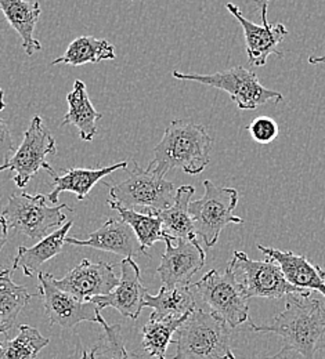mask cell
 Here are the masks:
<instances>
[{
  "mask_svg": "<svg viewBox=\"0 0 325 359\" xmlns=\"http://www.w3.org/2000/svg\"><path fill=\"white\" fill-rule=\"evenodd\" d=\"M115 47L105 39H97L94 36H79L71 42L65 53L55 58L51 64H67L79 67L85 64H98L107 60H115Z\"/></svg>",
  "mask_w": 325,
  "mask_h": 359,
  "instance_id": "obj_25",
  "label": "cell"
},
{
  "mask_svg": "<svg viewBox=\"0 0 325 359\" xmlns=\"http://www.w3.org/2000/svg\"><path fill=\"white\" fill-rule=\"evenodd\" d=\"M51 280L62 292L84 302H89L97 296H107L119 283V278L112 266L104 262L92 263L88 259L82 260L62 279H55L51 275Z\"/></svg>",
  "mask_w": 325,
  "mask_h": 359,
  "instance_id": "obj_13",
  "label": "cell"
},
{
  "mask_svg": "<svg viewBox=\"0 0 325 359\" xmlns=\"http://www.w3.org/2000/svg\"><path fill=\"white\" fill-rule=\"evenodd\" d=\"M15 151L17 149L10 133V129L4 122V119L0 116V169L4 165H7V162L15 154Z\"/></svg>",
  "mask_w": 325,
  "mask_h": 359,
  "instance_id": "obj_31",
  "label": "cell"
},
{
  "mask_svg": "<svg viewBox=\"0 0 325 359\" xmlns=\"http://www.w3.org/2000/svg\"><path fill=\"white\" fill-rule=\"evenodd\" d=\"M119 169L126 170L128 162H119L112 166L101 168V169H84V168H72L68 170H62L64 173L61 176H57L55 173L51 175L53 179V189L47 195V199L53 205H58V196L62 192H72L79 201H84L89 192L92 191L94 185L100 182L105 176L111 175L112 172H117Z\"/></svg>",
  "mask_w": 325,
  "mask_h": 359,
  "instance_id": "obj_18",
  "label": "cell"
},
{
  "mask_svg": "<svg viewBox=\"0 0 325 359\" xmlns=\"http://www.w3.org/2000/svg\"><path fill=\"white\" fill-rule=\"evenodd\" d=\"M132 1H135V0H132Z\"/></svg>",
  "mask_w": 325,
  "mask_h": 359,
  "instance_id": "obj_37",
  "label": "cell"
},
{
  "mask_svg": "<svg viewBox=\"0 0 325 359\" xmlns=\"http://www.w3.org/2000/svg\"><path fill=\"white\" fill-rule=\"evenodd\" d=\"M212 145L213 138L208 135L205 126L186 119H176L165 129L150 165L162 177L173 169L195 176L209 165Z\"/></svg>",
  "mask_w": 325,
  "mask_h": 359,
  "instance_id": "obj_2",
  "label": "cell"
},
{
  "mask_svg": "<svg viewBox=\"0 0 325 359\" xmlns=\"http://www.w3.org/2000/svg\"><path fill=\"white\" fill-rule=\"evenodd\" d=\"M253 332L274 333L284 341L282 348L272 359H282L288 353H298L303 359H314L325 348V304L312 292L286 296L285 309L270 325L249 322Z\"/></svg>",
  "mask_w": 325,
  "mask_h": 359,
  "instance_id": "obj_1",
  "label": "cell"
},
{
  "mask_svg": "<svg viewBox=\"0 0 325 359\" xmlns=\"http://www.w3.org/2000/svg\"><path fill=\"white\" fill-rule=\"evenodd\" d=\"M67 102L68 112L60 123V128L74 125L84 141H92L97 133V122L102 118V114L94 109L86 85L82 81H75L74 89L67 95Z\"/></svg>",
  "mask_w": 325,
  "mask_h": 359,
  "instance_id": "obj_21",
  "label": "cell"
},
{
  "mask_svg": "<svg viewBox=\"0 0 325 359\" xmlns=\"http://www.w3.org/2000/svg\"><path fill=\"white\" fill-rule=\"evenodd\" d=\"M97 323L102 326L104 334L91 351L92 359H141L138 354L128 351L125 347L121 325L107 323L101 314Z\"/></svg>",
  "mask_w": 325,
  "mask_h": 359,
  "instance_id": "obj_29",
  "label": "cell"
},
{
  "mask_svg": "<svg viewBox=\"0 0 325 359\" xmlns=\"http://www.w3.org/2000/svg\"><path fill=\"white\" fill-rule=\"evenodd\" d=\"M309 64H312V65H317V64H325V54L324 55H320V57H314V55H310V57H309Z\"/></svg>",
  "mask_w": 325,
  "mask_h": 359,
  "instance_id": "obj_33",
  "label": "cell"
},
{
  "mask_svg": "<svg viewBox=\"0 0 325 359\" xmlns=\"http://www.w3.org/2000/svg\"><path fill=\"white\" fill-rule=\"evenodd\" d=\"M65 243L81 246V248H93L97 250L111 252L119 256L133 257L145 255L147 250L142 249L135 231L125 222H117L114 219L107 220L98 229L92 232L86 239H77L72 236L65 238Z\"/></svg>",
  "mask_w": 325,
  "mask_h": 359,
  "instance_id": "obj_16",
  "label": "cell"
},
{
  "mask_svg": "<svg viewBox=\"0 0 325 359\" xmlns=\"http://www.w3.org/2000/svg\"><path fill=\"white\" fill-rule=\"evenodd\" d=\"M256 4L260 10V13L263 11H269V0H256Z\"/></svg>",
  "mask_w": 325,
  "mask_h": 359,
  "instance_id": "obj_34",
  "label": "cell"
},
{
  "mask_svg": "<svg viewBox=\"0 0 325 359\" xmlns=\"http://www.w3.org/2000/svg\"><path fill=\"white\" fill-rule=\"evenodd\" d=\"M144 307L154 310L155 318H182L197 309L195 293L191 285L166 287L162 286L155 296L145 294Z\"/></svg>",
  "mask_w": 325,
  "mask_h": 359,
  "instance_id": "obj_22",
  "label": "cell"
},
{
  "mask_svg": "<svg viewBox=\"0 0 325 359\" xmlns=\"http://www.w3.org/2000/svg\"><path fill=\"white\" fill-rule=\"evenodd\" d=\"M258 249L279 264L284 275L296 287L319 292L325 297V269L310 263L306 256H299L291 250L282 252L276 248L258 245Z\"/></svg>",
  "mask_w": 325,
  "mask_h": 359,
  "instance_id": "obj_17",
  "label": "cell"
},
{
  "mask_svg": "<svg viewBox=\"0 0 325 359\" xmlns=\"http://www.w3.org/2000/svg\"><path fill=\"white\" fill-rule=\"evenodd\" d=\"M71 226L72 222H67V224L55 229L53 233L47 235L46 238L39 241L32 248L20 246L14 257L11 269H22V272L27 276H34V273L39 272L42 264H45L50 259L61 253Z\"/></svg>",
  "mask_w": 325,
  "mask_h": 359,
  "instance_id": "obj_20",
  "label": "cell"
},
{
  "mask_svg": "<svg viewBox=\"0 0 325 359\" xmlns=\"http://www.w3.org/2000/svg\"><path fill=\"white\" fill-rule=\"evenodd\" d=\"M57 145L55 140L46 125L44 123L39 115L34 116L28 129L24 132V138L21 145L17 148L11 159L4 165L3 170H14L15 176L13 181L17 187L25 188L28 182L34 179L39 170L45 169L51 176L54 173L53 168L47 163L46 156L48 154L55 155Z\"/></svg>",
  "mask_w": 325,
  "mask_h": 359,
  "instance_id": "obj_9",
  "label": "cell"
},
{
  "mask_svg": "<svg viewBox=\"0 0 325 359\" xmlns=\"http://www.w3.org/2000/svg\"><path fill=\"white\" fill-rule=\"evenodd\" d=\"M230 264L235 272L242 273V286L248 299H281L295 293H305L300 287L289 283L279 264L265 256V260H252L244 252H234Z\"/></svg>",
  "mask_w": 325,
  "mask_h": 359,
  "instance_id": "obj_10",
  "label": "cell"
},
{
  "mask_svg": "<svg viewBox=\"0 0 325 359\" xmlns=\"http://www.w3.org/2000/svg\"><path fill=\"white\" fill-rule=\"evenodd\" d=\"M188 315L182 318H155L151 315L148 322L141 327L142 350L151 358L165 359L168 347L173 340V334Z\"/></svg>",
  "mask_w": 325,
  "mask_h": 359,
  "instance_id": "obj_26",
  "label": "cell"
},
{
  "mask_svg": "<svg viewBox=\"0 0 325 359\" xmlns=\"http://www.w3.org/2000/svg\"><path fill=\"white\" fill-rule=\"evenodd\" d=\"M172 75L175 79L179 81L197 82L205 86L226 91L230 95L232 102L239 109L253 111L270 101H273L274 104H279L284 100L281 93L265 88L259 82L255 72L241 65L209 75L183 74L180 71H173Z\"/></svg>",
  "mask_w": 325,
  "mask_h": 359,
  "instance_id": "obj_7",
  "label": "cell"
},
{
  "mask_svg": "<svg viewBox=\"0 0 325 359\" xmlns=\"http://www.w3.org/2000/svg\"><path fill=\"white\" fill-rule=\"evenodd\" d=\"M0 10L10 27L22 39V48L28 55H34V53L42 50L41 42L34 36L37 24L42 14L39 1L0 0Z\"/></svg>",
  "mask_w": 325,
  "mask_h": 359,
  "instance_id": "obj_19",
  "label": "cell"
},
{
  "mask_svg": "<svg viewBox=\"0 0 325 359\" xmlns=\"http://www.w3.org/2000/svg\"><path fill=\"white\" fill-rule=\"evenodd\" d=\"M104 184L110 188V199L124 208H145L152 212L169 209L175 203L178 191L173 182L158 175L151 165L144 169L136 161H133V169L126 179L114 185Z\"/></svg>",
  "mask_w": 325,
  "mask_h": 359,
  "instance_id": "obj_5",
  "label": "cell"
},
{
  "mask_svg": "<svg viewBox=\"0 0 325 359\" xmlns=\"http://www.w3.org/2000/svg\"><path fill=\"white\" fill-rule=\"evenodd\" d=\"M122 275L118 286L107 296H97L91 299L98 310L107 307L115 309L126 318L136 320L144 309V297L148 290L141 283V271L132 257H126L121 263Z\"/></svg>",
  "mask_w": 325,
  "mask_h": 359,
  "instance_id": "obj_15",
  "label": "cell"
},
{
  "mask_svg": "<svg viewBox=\"0 0 325 359\" xmlns=\"http://www.w3.org/2000/svg\"><path fill=\"white\" fill-rule=\"evenodd\" d=\"M50 340L29 325H21L14 339L0 341V359H37Z\"/></svg>",
  "mask_w": 325,
  "mask_h": 359,
  "instance_id": "obj_28",
  "label": "cell"
},
{
  "mask_svg": "<svg viewBox=\"0 0 325 359\" xmlns=\"http://www.w3.org/2000/svg\"><path fill=\"white\" fill-rule=\"evenodd\" d=\"M46 199L44 194H14L8 198V203L1 215L8 226L39 242L65 223L67 216L62 213L64 209L74 212L65 203L47 206Z\"/></svg>",
  "mask_w": 325,
  "mask_h": 359,
  "instance_id": "obj_8",
  "label": "cell"
},
{
  "mask_svg": "<svg viewBox=\"0 0 325 359\" xmlns=\"http://www.w3.org/2000/svg\"><path fill=\"white\" fill-rule=\"evenodd\" d=\"M6 108V104H4V91L0 88V111H3Z\"/></svg>",
  "mask_w": 325,
  "mask_h": 359,
  "instance_id": "obj_35",
  "label": "cell"
},
{
  "mask_svg": "<svg viewBox=\"0 0 325 359\" xmlns=\"http://www.w3.org/2000/svg\"><path fill=\"white\" fill-rule=\"evenodd\" d=\"M191 286L211 313L220 316L230 327L251 322L248 296L230 263L225 272L211 269Z\"/></svg>",
  "mask_w": 325,
  "mask_h": 359,
  "instance_id": "obj_4",
  "label": "cell"
},
{
  "mask_svg": "<svg viewBox=\"0 0 325 359\" xmlns=\"http://www.w3.org/2000/svg\"><path fill=\"white\" fill-rule=\"evenodd\" d=\"M173 359H235L229 325L216 314L195 309L176 332Z\"/></svg>",
  "mask_w": 325,
  "mask_h": 359,
  "instance_id": "obj_3",
  "label": "cell"
},
{
  "mask_svg": "<svg viewBox=\"0 0 325 359\" xmlns=\"http://www.w3.org/2000/svg\"><path fill=\"white\" fill-rule=\"evenodd\" d=\"M11 275L13 269H0V333H7L32 297L39 296L14 283Z\"/></svg>",
  "mask_w": 325,
  "mask_h": 359,
  "instance_id": "obj_24",
  "label": "cell"
},
{
  "mask_svg": "<svg viewBox=\"0 0 325 359\" xmlns=\"http://www.w3.org/2000/svg\"><path fill=\"white\" fill-rule=\"evenodd\" d=\"M38 279L39 296L44 300L45 311L51 325L69 329L85 320L98 322L101 311L91 300L84 302L67 292H62L53 283L50 273L39 271Z\"/></svg>",
  "mask_w": 325,
  "mask_h": 359,
  "instance_id": "obj_11",
  "label": "cell"
},
{
  "mask_svg": "<svg viewBox=\"0 0 325 359\" xmlns=\"http://www.w3.org/2000/svg\"><path fill=\"white\" fill-rule=\"evenodd\" d=\"M194 194L195 188L192 185H182L178 188L175 203L169 209L154 212L161 219L165 233L171 236L173 241L198 239L188 212V206L191 203V198Z\"/></svg>",
  "mask_w": 325,
  "mask_h": 359,
  "instance_id": "obj_23",
  "label": "cell"
},
{
  "mask_svg": "<svg viewBox=\"0 0 325 359\" xmlns=\"http://www.w3.org/2000/svg\"><path fill=\"white\" fill-rule=\"evenodd\" d=\"M204 196L191 202L188 212L197 238H201L206 248H213L227 225L242 224L244 220L234 215L238 203L237 189L219 187L211 180L204 181Z\"/></svg>",
  "mask_w": 325,
  "mask_h": 359,
  "instance_id": "obj_6",
  "label": "cell"
},
{
  "mask_svg": "<svg viewBox=\"0 0 325 359\" xmlns=\"http://www.w3.org/2000/svg\"><path fill=\"white\" fill-rule=\"evenodd\" d=\"M108 205L111 209L119 213L122 222L131 225L144 250L150 249L154 243L159 241H165V238L168 236L162 228V222L157 216V213L151 210H147L145 213H140L135 209H126L121 203L112 199H108Z\"/></svg>",
  "mask_w": 325,
  "mask_h": 359,
  "instance_id": "obj_27",
  "label": "cell"
},
{
  "mask_svg": "<svg viewBox=\"0 0 325 359\" xmlns=\"http://www.w3.org/2000/svg\"><path fill=\"white\" fill-rule=\"evenodd\" d=\"M79 359H92V357H91V353H88L86 350H84V351H82V355H81V358Z\"/></svg>",
  "mask_w": 325,
  "mask_h": 359,
  "instance_id": "obj_36",
  "label": "cell"
},
{
  "mask_svg": "<svg viewBox=\"0 0 325 359\" xmlns=\"http://www.w3.org/2000/svg\"><path fill=\"white\" fill-rule=\"evenodd\" d=\"M8 224L7 220L4 219V216L0 213V252L4 248V245L7 243V238H8Z\"/></svg>",
  "mask_w": 325,
  "mask_h": 359,
  "instance_id": "obj_32",
  "label": "cell"
},
{
  "mask_svg": "<svg viewBox=\"0 0 325 359\" xmlns=\"http://www.w3.org/2000/svg\"><path fill=\"white\" fill-rule=\"evenodd\" d=\"M246 130L249 132L253 141L259 144H270L279 137V125L274 119L269 116H259L253 119L248 126Z\"/></svg>",
  "mask_w": 325,
  "mask_h": 359,
  "instance_id": "obj_30",
  "label": "cell"
},
{
  "mask_svg": "<svg viewBox=\"0 0 325 359\" xmlns=\"http://www.w3.org/2000/svg\"><path fill=\"white\" fill-rule=\"evenodd\" d=\"M226 8L232 13L242 27L246 54L251 65L265 67L267 58L273 54L279 58L284 57V54L279 50V43H282V41L288 35V31L284 24H270L267 13H262L263 25H259L244 17L239 7L234 3H226Z\"/></svg>",
  "mask_w": 325,
  "mask_h": 359,
  "instance_id": "obj_14",
  "label": "cell"
},
{
  "mask_svg": "<svg viewBox=\"0 0 325 359\" xmlns=\"http://www.w3.org/2000/svg\"><path fill=\"white\" fill-rule=\"evenodd\" d=\"M165 252L157 273L161 278L162 286L176 287L191 285L192 276L204 269L206 255L201 248L198 239H176L165 238Z\"/></svg>",
  "mask_w": 325,
  "mask_h": 359,
  "instance_id": "obj_12",
  "label": "cell"
}]
</instances>
